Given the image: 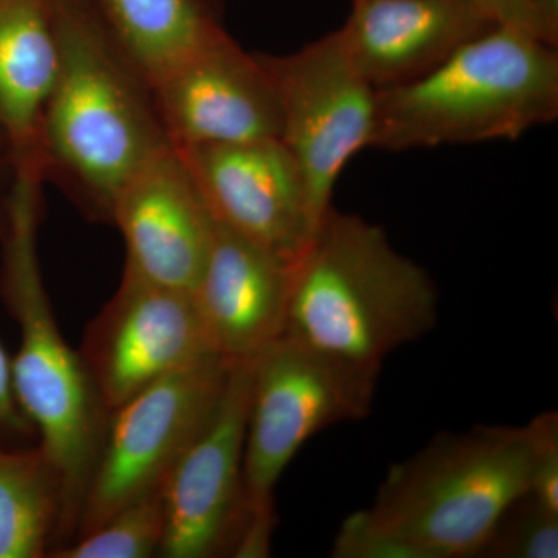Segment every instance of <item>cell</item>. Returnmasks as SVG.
Segmentation results:
<instances>
[{
    "instance_id": "1",
    "label": "cell",
    "mask_w": 558,
    "mask_h": 558,
    "mask_svg": "<svg viewBox=\"0 0 558 558\" xmlns=\"http://www.w3.org/2000/svg\"><path fill=\"white\" fill-rule=\"evenodd\" d=\"M535 446L532 422L439 433L388 469L373 505L341 524L330 556H478L502 512L527 494Z\"/></svg>"
},
{
    "instance_id": "2",
    "label": "cell",
    "mask_w": 558,
    "mask_h": 558,
    "mask_svg": "<svg viewBox=\"0 0 558 558\" xmlns=\"http://www.w3.org/2000/svg\"><path fill=\"white\" fill-rule=\"evenodd\" d=\"M60 69L44 109L38 160L90 220L110 223L121 189L172 148L145 76L92 0H54Z\"/></svg>"
},
{
    "instance_id": "3",
    "label": "cell",
    "mask_w": 558,
    "mask_h": 558,
    "mask_svg": "<svg viewBox=\"0 0 558 558\" xmlns=\"http://www.w3.org/2000/svg\"><path fill=\"white\" fill-rule=\"evenodd\" d=\"M11 171L0 229V295L20 329V348L11 360L14 389L61 484L54 550L75 537L109 411L78 349L62 336L44 282L38 253L43 171L35 163L13 165Z\"/></svg>"
},
{
    "instance_id": "4",
    "label": "cell",
    "mask_w": 558,
    "mask_h": 558,
    "mask_svg": "<svg viewBox=\"0 0 558 558\" xmlns=\"http://www.w3.org/2000/svg\"><path fill=\"white\" fill-rule=\"evenodd\" d=\"M427 270L381 227L330 208L293 267L284 336L323 354L380 368L438 323Z\"/></svg>"
},
{
    "instance_id": "5",
    "label": "cell",
    "mask_w": 558,
    "mask_h": 558,
    "mask_svg": "<svg viewBox=\"0 0 558 558\" xmlns=\"http://www.w3.org/2000/svg\"><path fill=\"white\" fill-rule=\"evenodd\" d=\"M557 117V51L495 25L427 75L377 90L369 148L517 140Z\"/></svg>"
},
{
    "instance_id": "6",
    "label": "cell",
    "mask_w": 558,
    "mask_h": 558,
    "mask_svg": "<svg viewBox=\"0 0 558 558\" xmlns=\"http://www.w3.org/2000/svg\"><path fill=\"white\" fill-rule=\"evenodd\" d=\"M379 376L380 368L330 357L288 336L253 359L244 447L245 531H274L275 488L284 470L312 436L368 417Z\"/></svg>"
},
{
    "instance_id": "7",
    "label": "cell",
    "mask_w": 558,
    "mask_h": 558,
    "mask_svg": "<svg viewBox=\"0 0 558 558\" xmlns=\"http://www.w3.org/2000/svg\"><path fill=\"white\" fill-rule=\"evenodd\" d=\"M230 366L229 360L208 355L110 411L73 539L165 487L180 457L218 409Z\"/></svg>"
},
{
    "instance_id": "8",
    "label": "cell",
    "mask_w": 558,
    "mask_h": 558,
    "mask_svg": "<svg viewBox=\"0 0 558 558\" xmlns=\"http://www.w3.org/2000/svg\"><path fill=\"white\" fill-rule=\"evenodd\" d=\"M258 54L278 95L279 140L303 172L319 226L349 160L369 148L377 90L355 65L339 31L293 53Z\"/></svg>"
},
{
    "instance_id": "9",
    "label": "cell",
    "mask_w": 558,
    "mask_h": 558,
    "mask_svg": "<svg viewBox=\"0 0 558 558\" xmlns=\"http://www.w3.org/2000/svg\"><path fill=\"white\" fill-rule=\"evenodd\" d=\"M253 359L231 362L218 409L193 439L163 487L161 558L234 557L248 523L244 487Z\"/></svg>"
},
{
    "instance_id": "10",
    "label": "cell",
    "mask_w": 558,
    "mask_h": 558,
    "mask_svg": "<svg viewBox=\"0 0 558 558\" xmlns=\"http://www.w3.org/2000/svg\"><path fill=\"white\" fill-rule=\"evenodd\" d=\"M105 409L213 354L193 295L121 277L78 348Z\"/></svg>"
},
{
    "instance_id": "11",
    "label": "cell",
    "mask_w": 558,
    "mask_h": 558,
    "mask_svg": "<svg viewBox=\"0 0 558 558\" xmlns=\"http://www.w3.org/2000/svg\"><path fill=\"white\" fill-rule=\"evenodd\" d=\"M172 148L281 138L278 95L258 53L227 31L149 83Z\"/></svg>"
},
{
    "instance_id": "12",
    "label": "cell",
    "mask_w": 558,
    "mask_h": 558,
    "mask_svg": "<svg viewBox=\"0 0 558 558\" xmlns=\"http://www.w3.org/2000/svg\"><path fill=\"white\" fill-rule=\"evenodd\" d=\"M178 150L219 226L296 264L318 222L303 172L281 140Z\"/></svg>"
},
{
    "instance_id": "13",
    "label": "cell",
    "mask_w": 558,
    "mask_h": 558,
    "mask_svg": "<svg viewBox=\"0 0 558 558\" xmlns=\"http://www.w3.org/2000/svg\"><path fill=\"white\" fill-rule=\"evenodd\" d=\"M110 223L126 248L123 275L193 293L215 240L216 220L178 149L154 157L121 189Z\"/></svg>"
},
{
    "instance_id": "14",
    "label": "cell",
    "mask_w": 558,
    "mask_h": 558,
    "mask_svg": "<svg viewBox=\"0 0 558 558\" xmlns=\"http://www.w3.org/2000/svg\"><path fill=\"white\" fill-rule=\"evenodd\" d=\"M293 267L216 222L207 264L191 293L213 354L252 360L284 336Z\"/></svg>"
},
{
    "instance_id": "15",
    "label": "cell",
    "mask_w": 558,
    "mask_h": 558,
    "mask_svg": "<svg viewBox=\"0 0 558 558\" xmlns=\"http://www.w3.org/2000/svg\"><path fill=\"white\" fill-rule=\"evenodd\" d=\"M492 27L473 0H355L339 33L379 90L427 75Z\"/></svg>"
},
{
    "instance_id": "16",
    "label": "cell",
    "mask_w": 558,
    "mask_h": 558,
    "mask_svg": "<svg viewBox=\"0 0 558 558\" xmlns=\"http://www.w3.org/2000/svg\"><path fill=\"white\" fill-rule=\"evenodd\" d=\"M58 69L54 0H0V134L11 163H39L40 121Z\"/></svg>"
},
{
    "instance_id": "17",
    "label": "cell",
    "mask_w": 558,
    "mask_h": 558,
    "mask_svg": "<svg viewBox=\"0 0 558 558\" xmlns=\"http://www.w3.org/2000/svg\"><path fill=\"white\" fill-rule=\"evenodd\" d=\"M112 38L150 81L226 31L216 0H92Z\"/></svg>"
},
{
    "instance_id": "18",
    "label": "cell",
    "mask_w": 558,
    "mask_h": 558,
    "mask_svg": "<svg viewBox=\"0 0 558 558\" xmlns=\"http://www.w3.org/2000/svg\"><path fill=\"white\" fill-rule=\"evenodd\" d=\"M61 484L39 446L0 449V558H46L57 543Z\"/></svg>"
},
{
    "instance_id": "19",
    "label": "cell",
    "mask_w": 558,
    "mask_h": 558,
    "mask_svg": "<svg viewBox=\"0 0 558 558\" xmlns=\"http://www.w3.org/2000/svg\"><path fill=\"white\" fill-rule=\"evenodd\" d=\"M167 532L163 488L123 506L97 527L54 549L49 558L159 557Z\"/></svg>"
},
{
    "instance_id": "20",
    "label": "cell",
    "mask_w": 558,
    "mask_h": 558,
    "mask_svg": "<svg viewBox=\"0 0 558 558\" xmlns=\"http://www.w3.org/2000/svg\"><path fill=\"white\" fill-rule=\"evenodd\" d=\"M476 557L557 558L558 515L527 492L502 512Z\"/></svg>"
},
{
    "instance_id": "21",
    "label": "cell",
    "mask_w": 558,
    "mask_h": 558,
    "mask_svg": "<svg viewBox=\"0 0 558 558\" xmlns=\"http://www.w3.org/2000/svg\"><path fill=\"white\" fill-rule=\"evenodd\" d=\"M531 422L537 446L529 494L543 508L558 515V414L556 411H546Z\"/></svg>"
},
{
    "instance_id": "22",
    "label": "cell",
    "mask_w": 558,
    "mask_h": 558,
    "mask_svg": "<svg viewBox=\"0 0 558 558\" xmlns=\"http://www.w3.org/2000/svg\"><path fill=\"white\" fill-rule=\"evenodd\" d=\"M38 446V435L22 410L14 389L13 368L0 343V449H27Z\"/></svg>"
},
{
    "instance_id": "23",
    "label": "cell",
    "mask_w": 558,
    "mask_h": 558,
    "mask_svg": "<svg viewBox=\"0 0 558 558\" xmlns=\"http://www.w3.org/2000/svg\"><path fill=\"white\" fill-rule=\"evenodd\" d=\"M495 25L526 33L556 47L557 38L543 20L537 0H473Z\"/></svg>"
},
{
    "instance_id": "24",
    "label": "cell",
    "mask_w": 558,
    "mask_h": 558,
    "mask_svg": "<svg viewBox=\"0 0 558 558\" xmlns=\"http://www.w3.org/2000/svg\"><path fill=\"white\" fill-rule=\"evenodd\" d=\"M10 163L11 159L9 145H7L3 135L0 134V229H2L3 218H5L7 196H9V191H2V178L7 165Z\"/></svg>"
}]
</instances>
